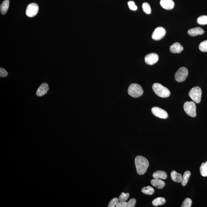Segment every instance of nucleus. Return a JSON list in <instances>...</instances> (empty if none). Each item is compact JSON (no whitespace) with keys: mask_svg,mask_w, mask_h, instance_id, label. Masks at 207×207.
<instances>
[{"mask_svg":"<svg viewBox=\"0 0 207 207\" xmlns=\"http://www.w3.org/2000/svg\"><path fill=\"white\" fill-rule=\"evenodd\" d=\"M136 201L135 199L132 198L128 202L126 201H119L117 205L118 207H134L135 206Z\"/></svg>","mask_w":207,"mask_h":207,"instance_id":"14","label":"nucleus"},{"mask_svg":"<svg viewBox=\"0 0 207 207\" xmlns=\"http://www.w3.org/2000/svg\"><path fill=\"white\" fill-rule=\"evenodd\" d=\"M183 108L185 112L189 116L195 118L197 116L196 109L197 107L195 104L192 101L185 102L183 105Z\"/></svg>","mask_w":207,"mask_h":207,"instance_id":"5","label":"nucleus"},{"mask_svg":"<svg viewBox=\"0 0 207 207\" xmlns=\"http://www.w3.org/2000/svg\"><path fill=\"white\" fill-rule=\"evenodd\" d=\"M152 112L155 116L158 118L163 119H166L168 118V115L167 112L160 107H153L152 109Z\"/></svg>","mask_w":207,"mask_h":207,"instance_id":"9","label":"nucleus"},{"mask_svg":"<svg viewBox=\"0 0 207 207\" xmlns=\"http://www.w3.org/2000/svg\"><path fill=\"white\" fill-rule=\"evenodd\" d=\"M166 200L164 197H158L155 198L152 201V205L155 206H159L165 204Z\"/></svg>","mask_w":207,"mask_h":207,"instance_id":"20","label":"nucleus"},{"mask_svg":"<svg viewBox=\"0 0 207 207\" xmlns=\"http://www.w3.org/2000/svg\"><path fill=\"white\" fill-rule=\"evenodd\" d=\"M160 4L162 7L166 10H171L175 6L173 0H161Z\"/></svg>","mask_w":207,"mask_h":207,"instance_id":"11","label":"nucleus"},{"mask_svg":"<svg viewBox=\"0 0 207 207\" xmlns=\"http://www.w3.org/2000/svg\"><path fill=\"white\" fill-rule=\"evenodd\" d=\"M205 32L204 30L199 27L191 28L188 31V33L189 35L192 36L203 34Z\"/></svg>","mask_w":207,"mask_h":207,"instance_id":"15","label":"nucleus"},{"mask_svg":"<svg viewBox=\"0 0 207 207\" xmlns=\"http://www.w3.org/2000/svg\"><path fill=\"white\" fill-rule=\"evenodd\" d=\"M197 22L200 25H206L207 24V16H200L197 19Z\"/></svg>","mask_w":207,"mask_h":207,"instance_id":"25","label":"nucleus"},{"mask_svg":"<svg viewBox=\"0 0 207 207\" xmlns=\"http://www.w3.org/2000/svg\"><path fill=\"white\" fill-rule=\"evenodd\" d=\"M166 31L162 27H158L152 34V38L155 40H159L162 39L166 35Z\"/></svg>","mask_w":207,"mask_h":207,"instance_id":"8","label":"nucleus"},{"mask_svg":"<svg viewBox=\"0 0 207 207\" xmlns=\"http://www.w3.org/2000/svg\"><path fill=\"white\" fill-rule=\"evenodd\" d=\"M49 90L48 84L44 83L41 84L38 88L36 94L38 96L41 97L47 93Z\"/></svg>","mask_w":207,"mask_h":207,"instance_id":"12","label":"nucleus"},{"mask_svg":"<svg viewBox=\"0 0 207 207\" xmlns=\"http://www.w3.org/2000/svg\"><path fill=\"white\" fill-rule=\"evenodd\" d=\"M199 48L200 51L206 52H207V40L201 42L199 46Z\"/></svg>","mask_w":207,"mask_h":207,"instance_id":"26","label":"nucleus"},{"mask_svg":"<svg viewBox=\"0 0 207 207\" xmlns=\"http://www.w3.org/2000/svg\"><path fill=\"white\" fill-rule=\"evenodd\" d=\"M130 196L129 193H122L118 198L119 201H126L128 200Z\"/></svg>","mask_w":207,"mask_h":207,"instance_id":"28","label":"nucleus"},{"mask_svg":"<svg viewBox=\"0 0 207 207\" xmlns=\"http://www.w3.org/2000/svg\"><path fill=\"white\" fill-rule=\"evenodd\" d=\"M141 191L144 194L151 195L154 193L155 191L153 188L150 186H148L143 188L141 189Z\"/></svg>","mask_w":207,"mask_h":207,"instance_id":"22","label":"nucleus"},{"mask_svg":"<svg viewBox=\"0 0 207 207\" xmlns=\"http://www.w3.org/2000/svg\"><path fill=\"white\" fill-rule=\"evenodd\" d=\"M135 163L137 173L143 175L146 172L149 166V162L146 158L142 156H136Z\"/></svg>","mask_w":207,"mask_h":207,"instance_id":"1","label":"nucleus"},{"mask_svg":"<svg viewBox=\"0 0 207 207\" xmlns=\"http://www.w3.org/2000/svg\"><path fill=\"white\" fill-rule=\"evenodd\" d=\"M129 7L130 10L135 11L137 10V7L135 2L133 1H129L128 3Z\"/></svg>","mask_w":207,"mask_h":207,"instance_id":"30","label":"nucleus"},{"mask_svg":"<svg viewBox=\"0 0 207 207\" xmlns=\"http://www.w3.org/2000/svg\"><path fill=\"white\" fill-rule=\"evenodd\" d=\"M191 173L190 171H185L184 173L183 176H182V179L181 182V184L182 186H186L188 181L189 178L190 177Z\"/></svg>","mask_w":207,"mask_h":207,"instance_id":"21","label":"nucleus"},{"mask_svg":"<svg viewBox=\"0 0 207 207\" xmlns=\"http://www.w3.org/2000/svg\"><path fill=\"white\" fill-rule=\"evenodd\" d=\"M119 202V200H118V199L117 198V197H115L109 203V204L108 206L109 207H116L117 204Z\"/></svg>","mask_w":207,"mask_h":207,"instance_id":"29","label":"nucleus"},{"mask_svg":"<svg viewBox=\"0 0 207 207\" xmlns=\"http://www.w3.org/2000/svg\"><path fill=\"white\" fill-rule=\"evenodd\" d=\"M151 183L153 186L159 189L163 188L165 186V182L160 179L154 178L151 181Z\"/></svg>","mask_w":207,"mask_h":207,"instance_id":"16","label":"nucleus"},{"mask_svg":"<svg viewBox=\"0 0 207 207\" xmlns=\"http://www.w3.org/2000/svg\"><path fill=\"white\" fill-rule=\"evenodd\" d=\"M39 10V7L36 4L31 3L27 6L26 13L28 17H34L37 14Z\"/></svg>","mask_w":207,"mask_h":207,"instance_id":"7","label":"nucleus"},{"mask_svg":"<svg viewBox=\"0 0 207 207\" xmlns=\"http://www.w3.org/2000/svg\"><path fill=\"white\" fill-rule=\"evenodd\" d=\"M183 49V47L178 42L173 43L170 47V51L173 54H180Z\"/></svg>","mask_w":207,"mask_h":207,"instance_id":"13","label":"nucleus"},{"mask_svg":"<svg viewBox=\"0 0 207 207\" xmlns=\"http://www.w3.org/2000/svg\"><path fill=\"white\" fill-rule=\"evenodd\" d=\"M158 54L155 53H151L146 56L145 58V63L149 65H153L156 63L159 60Z\"/></svg>","mask_w":207,"mask_h":207,"instance_id":"10","label":"nucleus"},{"mask_svg":"<svg viewBox=\"0 0 207 207\" xmlns=\"http://www.w3.org/2000/svg\"><path fill=\"white\" fill-rule=\"evenodd\" d=\"M205 163H207V161Z\"/></svg>","mask_w":207,"mask_h":207,"instance_id":"32","label":"nucleus"},{"mask_svg":"<svg viewBox=\"0 0 207 207\" xmlns=\"http://www.w3.org/2000/svg\"><path fill=\"white\" fill-rule=\"evenodd\" d=\"M189 96L193 101L197 104L200 103L202 96V91L199 87L192 88L189 92Z\"/></svg>","mask_w":207,"mask_h":207,"instance_id":"4","label":"nucleus"},{"mask_svg":"<svg viewBox=\"0 0 207 207\" xmlns=\"http://www.w3.org/2000/svg\"><path fill=\"white\" fill-rule=\"evenodd\" d=\"M142 9L147 14H150L151 9L150 5L147 2H144L142 5Z\"/></svg>","mask_w":207,"mask_h":207,"instance_id":"24","label":"nucleus"},{"mask_svg":"<svg viewBox=\"0 0 207 207\" xmlns=\"http://www.w3.org/2000/svg\"><path fill=\"white\" fill-rule=\"evenodd\" d=\"M153 177L154 178L164 179H167V175L165 171L158 170L153 173Z\"/></svg>","mask_w":207,"mask_h":207,"instance_id":"17","label":"nucleus"},{"mask_svg":"<svg viewBox=\"0 0 207 207\" xmlns=\"http://www.w3.org/2000/svg\"><path fill=\"white\" fill-rule=\"evenodd\" d=\"M8 75L7 72L5 69L2 68H0V77H5Z\"/></svg>","mask_w":207,"mask_h":207,"instance_id":"31","label":"nucleus"},{"mask_svg":"<svg viewBox=\"0 0 207 207\" xmlns=\"http://www.w3.org/2000/svg\"><path fill=\"white\" fill-rule=\"evenodd\" d=\"M171 179L173 182H182V176L180 173H178L175 171H173L171 173Z\"/></svg>","mask_w":207,"mask_h":207,"instance_id":"18","label":"nucleus"},{"mask_svg":"<svg viewBox=\"0 0 207 207\" xmlns=\"http://www.w3.org/2000/svg\"><path fill=\"white\" fill-rule=\"evenodd\" d=\"M128 92L131 96L138 98L142 96L144 91L141 86L137 84H132L129 86Z\"/></svg>","mask_w":207,"mask_h":207,"instance_id":"3","label":"nucleus"},{"mask_svg":"<svg viewBox=\"0 0 207 207\" xmlns=\"http://www.w3.org/2000/svg\"><path fill=\"white\" fill-rule=\"evenodd\" d=\"M188 74V69L184 67L179 68L175 74L176 81L178 82H182L185 81Z\"/></svg>","mask_w":207,"mask_h":207,"instance_id":"6","label":"nucleus"},{"mask_svg":"<svg viewBox=\"0 0 207 207\" xmlns=\"http://www.w3.org/2000/svg\"><path fill=\"white\" fill-rule=\"evenodd\" d=\"M192 204V201L190 198H187L185 199L184 201L182 203V207H191Z\"/></svg>","mask_w":207,"mask_h":207,"instance_id":"27","label":"nucleus"},{"mask_svg":"<svg viewBox=\"0 0 207 207\" xmlns=\"http://www.w3.org/2000/svg\"><path fill=\"white\" fill-rule=\"evenodd\" d=\"M200 173L202 176H207V163H203L200 168Z\"/></svg>","mask_w":207,"mask_h":207,"instance_id":"23","label":"nucleus"},{"mask_svg":"<svg viewBox=\"0 0 207 207\" xmlns=\"http://www.w3.org/2000/svg\"><path fill=\"white\" fill-rule=\"evenodd\" d=\"M152 89L155 94L160 97L168 98L170 96L169 90L160 83H155L152 86Z\"/></svg>","mask_w":207,"mask_h":207,"instance_id":"2","label":"nucleus"},{"mask_svg":"<svg viewBox=\"0 0 207 207\" xmlns=\"http://www.w3.org/2000/svg\"><path fill=\"white\" fill-rule=\"evenodd\" d=\"M9 0H5L3 2L1 5V12L2 15L6 14L9 9Z\"/></svg>","mask_w":207,"mask_h":207,"instance_id":"19","label":"nucleus"}]
</instances>
